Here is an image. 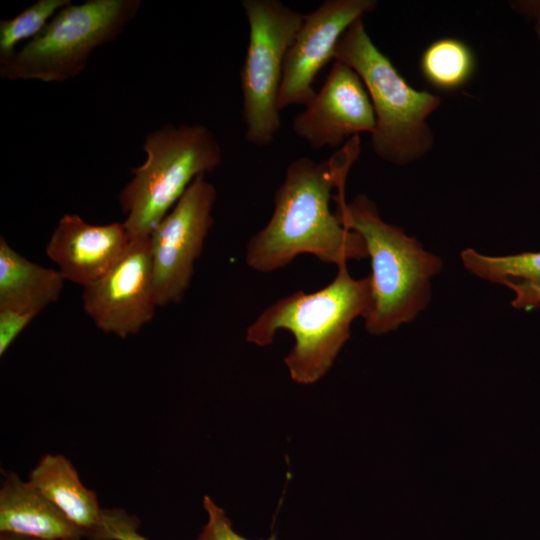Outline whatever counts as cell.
I'll list each match as a JSON object with an SVG mask.
<instances>
[{
    "instance_id": "obj_1",
    "label": "cell",
    "mask_w": 540,
    "mask_h": 540,
    "mask_svg": "<svg viewBox=\"0 0 540 540\" xmlns=\"http://www.w3.org/2000/svg\"><path fill=\"white\" fill-rule=\"evenodd\" d=\"M359 153L360 137L355 136L326 160L300 157L288 165L271 218L247 245L249 267L272 272L301 254L337 266L368 257L363 238L330 210L333 190L345 187Z\"/></svg>"
},
{
    "instance_id": "obj_2",
    "label": "cell",
    "mask_w": 540,
    "mask_h": 540,
    "mask_svg": "<svg viewBox=\"0 0 540 540\" xmlns=\"http://www.w3.org/2000/svg\"><path fill=\"white\" fill-rule=\"evenodd\" d=\"M345 187L337 190L336 215L342 225L364 240L371 260V302L363 317L367 331L381 335L413 321L430 302L431 280L441 271V258L416 238L383 221L375 203L357 195L350 203Z\"/></svg>"
},
{
    "instance_id": "obj_3",
    "label": "cell",
    "mask_w": 540,
    "mask_h": 540,
    "mask_svg": "<svg viewBox=\"0 0 540 540\" xmlns=\"http://www.w3.org/2000/svg\"><path fill=\"white\" fill-rule=\"evenodd\" d=\"M337 267L336 277L327 286L279 299L246 331V340L258 346L271 344L281 329L291 332L295 344L284 362L299 384L315 383L327 373L350 339L352 322L364 317L370 307V276L355 279L346 264Z\"/></svg>"
},
{
    "instance_id": "obj_4",
    "label": "cell",
    "mask_w": 540,
    "mask_h": 540,
    "mask_svg": "<svg viewBox=\"0 0 540 540\" xmlns=\"http://www.w3.org/2000/svg\"><path fill=\"white\" fill-rule=\"evenodd\" d=\"M142 149L145 160L118 197L130 241L149 238L191 183L222 161L219 142L200 123L165 125L146 136Z\"/></svg>"
},
{
    "instance_id": "obj_5",
    "label": "cell",
    "mask_w": 540,
    "mask_h": 540,
    "mask_svg": "<svg viewBox=\"0 0 540 540\" xmlns=\"http://www.w3.org/2000/svg\"><path fill=\"white\" fill-rule=\"evenodd\" d=\"M334 61L351 67L362 79L376 118L372 148L383 160L405 165L422 157L433 136L426 119L440 105L428 91L410 86L368 35L362 19L339 40Z\"/></svg>"
},
{
    "instance_id": "obj_6",
    "label": "cell",
    "mask_w": 540,
    "mask_h": 540,
    "mask_svg": "<svg viewBox=\"0 0 540 540\" xmlns=\"http://www.w3.org/2000/svg\"><path fill=\"white\" fill-rule=\"evenodd\" d=\"M140 0H87L61 8L44 30L0 67L4 79L62 83L81 74L92 53L134 20Z\"/></svg>"
},
{
    "instance_id": "obj_7",
    "label": "cell",
    "mask_w": 540,
    "mask_h": 540,
    "mask_svg": "<svg viewBox=\"0 0 540 540\" xmlns=\"http://www.w3.org/2000/svg\"><path fill=\"white\" fill-rule=\"evenodd\" d=\"M242 7L249 26L240 71L245 138L265 147L275 140L281 126L278 97L285 58L304 14L279 0H244Z\"/></svg>"
},
{
    "instance_id": "obj_8",
    "label": "cell",
    "mask_w": 540,
    "mask_h": 540,
    "mask_svg": "<svg viewBox=\"0 0 540 540\" xmlns=\"http://www.w3.org/2000/svg\"><path fill=\"white\" fill-rule=\"evenodd\" d=\"M215 187L198 176L150 235L158 306L180 303L213 225Z\"/></svg>"
},
{
    "instance_id": "obj_9",
    "label": "cell",
    "mask_w": 540,
    "mask_h": 540,
    "mask_svg": "<svg viewBox=\"0 0 540 540\" xmlns=\"http://www.w3.org/2000/svg\"><path fill=\"white\" fill-rule=\"evenodd\" d=\"M82 301L98 329L122 339L150 322L158 307L150 237L131 240L107 272L83 287Z\"/></svg>"
},
{
    "instance_id": "obj_10",
    "label": "cell",
    "mask_w": 540,
    "mask_h": 540,
    "mask_svg": "<svg viewBox=\"0 0 540 540\" xmlns=\"http://www.w3.org/2000/svg\"><path fill=\"white\" fill-rule=\"evenodd\" d=\"M375 0H326L304 14L284 63L278 108L305 106L315 95V77L334 59L336 46L357 20L375 10Z\"/></svg>"
},
{
    "instance_id": "obj_11",
    "label": "cell",
    "mask_w": 540,
    "mask_h": 540,
    "mask_svg": "<svg viewBox=\"0 0 540 540\" xmlns=\"http://www.w3.org/2000/svg\"><path fill=\"white\" fill-rule=\"evenodd\" d=\"M376 118L368 91L348 65L334 61L326 80L292 122L312 149L342 147L360 133H373Z\"/></svg>"
},
{
    "instance_id": "obj_12",
    "label": "cell",
    "mask_w": 540,
    "mask_h": 540,
    "mask_svg": "<svg viewBox=\"0 0 540 540\" xmlns=\"http://www.w3.org/2000/svg\"><path fill=\"white\" fill-rule=\"evenodd\" d=\"M129 243L123 222L93 225L77 214H65L53 230L45 252L65 280L85 287L107 272Z\"/></svg>"
},
{
    "instance_id": "obj_13",
    "label": "cell",
    "mask_w": 540,
    "mask_h": 540,
    "mask_svg": "<svg viewBox=\"0 0 540 540\" xmlns=\"http://www.w3.org/2000/svg\"><path fill=\"white\" fill-rule=\"evenodd\" d=\"M0 532H13L55 540L86 538L78 527L29 481L5 473L0 489Z\"/></svg>"
},
{
    "instance_id": "obj_14",
    "label": "cell",
    "mask_w": 540,
    "mask_h": 540,
    "mask_svg": "<svg viewBox=\"0 0 540 540\" xmlns=\"http://www.w3.org/2000/svg\"><path fill=\"white\" fill-rule=\"evenodd\" d=\"M28 481L83 529L88 538L102 509L95 492L82 484L69 459L59 454L44 455L31 470Z\"/></svg>"
},
{
    "instance_id": "obj_15",
    "label": "cell",
    "mask_w": 540,
    "mask_h": 540,
    "mask_svg": "<svg viewBox=\"0 0 540 540\" xmlns=\"http://www.w3.org/2000/svg\"><path fill=\"white\" fill-rule=\"evenodd\" d=\"M64 277L59 270L29 261L0 238V307L43 311L58 300Z\"/></svg>"
},
{
    "instance_id": "obj_16",
    "label": "cell",
    "mask_w": 540,
    "mask_h": 540,
    "mask_svg": "<svg viewBox=\"0 0 540 540\" xmlns=\"http://www.w3.org/2000/svg\"><path fill=\"white\" fill-rule=\"evenodd\" d=\"M475 68L473 51L455 38H441L432 42L420 59L424 78L435 88L445 91L465 85L473 76Z\"/></svg>"
},
{
    "instance_id": "obj_17",
    "label": "cell",
    "mask_w": 540,
    "mask_h": 540,
    "mask_svg": "<svg viewBox=\"0 0 540 540\" xmlns=\"http://www.w3.org/2000/svg\"><path fill=\"white\" fill-rule=\"evenodd\" d=\"M461 261L470 273L491 283L540 288V252L489 256L467 248L461 252Z\"/></svg>"
},
{
    "instance_id": "obj_18",
    "label": "cell",
    "mask_w": 540,
    "mask_h": 540,
    "mask_svg": "<svg viewBox=\"0 0 540 540\" xmlns=\"http://www.w3.org/2000/svg\"><path fill=\"white\" fill-rule=\"evenodd\" d=\"M70 0H38L10 19L0 21V67L15 55L21 43L37 37Z\"/></svg>"
},
{
    "instance_id": "obj_19",
    "label": "cell",
    "mask_w": 540,
    "mask_h": 540,
    "mask_svg": "<svg viewBox=\"0 0 540 540\" xmlns=\"http://www.w3.org/2000/svg\"><path fill=\"white\" fill-rule=\"evenodd\" d=\"M140 521L119 508L102 509L89 540H150L138 532Z\"/></svg>"
},
{
    "instance_id": "obj_20",
    "label": "cell",
    "mask_w": 540,
    "mask_h": 540,
    "mask_svg": "<svg viewBox=\"0 0 540 540\" xmlns=\"http://www.w3.org/2000/svg\"><path fill=\"white\" fill-rule=\"evenodd\" d=\"M203 507L208 519L196 540H249L238 534L225 511L209 497L204 496ZM265 540H277L275 535Z\"/></svg>"
},
{
    "instance_id": "obj_21",
    "label": "cell",
    "mask_w": 540,
    "mask_h": 540,
    "mask_svg": "<svg viewBox=\"0 0 540 540\" xmlns=\"http://www.w3.org/2000/svg\"><path fill=\"white\" fill-rule=\"evenodd\" d=\"M39 315L34 310L0 307V356H3L24 329Z\"/></svg>"
},
{
    "instance_id": "obj_22",
    "label": "cell",
    "mask_w": 540,
    "mask_h": 540,
    "mask_svg": "<svg viewBox=\"0 0 540 540\" xmlns=\"http://www.w3.org/2000/svg\"><path fill=\"white\" fill-rule=\"evenodd\" d=\"M504 286L514 292L512 306L519 310H532L540 307V288L509 282Z\"/></svg>"
},
{
    "instance_id": "obj_23",
    "label": "cell",
    "mask_w": 540,
    "mask_h": 540,
    "mask_svg": "<svg viewBox=\"0 0 540 540\" xmlns=\"http://www.w3.org/2000/svg\"><path fill=\"white\" fill-rule=\"evenodd\" d=\"M514 6L526 15H529L536 19L537 28H540V1H521Z\"/></svg>"
},
{
    "instance_id": "obj_24",
    "label": "cell",
    "mask_w": 540,
    "mask_h": 540,
    "mask_svg": "<svg viewBox=\"0 0 540 540\" xmlns=\"http://www.w3.org/2000/svg\"><path fill=\"white\" fill-rule=\"evenodd\" d=\"M0 540H43L37 537L13 533V532H0Z\"/></svg>"
},
{
    "instance_id": "obj_25",
    "label": "cell",
    "mask_w": 540,
    "mask_h": 540,
    "mask_svg": "<svg viewBox=\"0 0 540 540\" xmlns=\"http://www.w3.org/2000/svg\"><path fill=\"white\" fill-rule=\"evenodd\" d=\"M55 540H82L81 537H67V538H60Z\"/></svg>"
},
{
    "instance_id": "obj_26",
    "label": "cell",
    "mask_w": 540,
    "mask_h": 540,
    "mask_svg": "<svg viewBox=\"0 0 540 540\" xmlns=\"http://www.w3.org/2000/svg\"><path fill=\"white\" fill-rule=\"evenodd\" d=\"M537 33H538V36L540 38V28H537Z\"/></svg>"
}]
</instances>
